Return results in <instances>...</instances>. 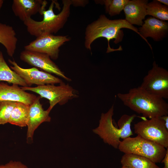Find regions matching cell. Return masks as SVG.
I'll use <instances>...</instances> for the list:
<instances>
[{
    "mask_svg": "<svg viewBox=\"0 0 168 168\" xmlns=\"http://www.w3.org/2000/svg\"><path fill=\"white\" fill-rule=\"evenodd\" d=\"M134 125V132L138 136L164 147H168V130L164 121L160 117L149 119L143 117Z\"/></svg>",
    "mask_w": 168,
    "mask_h": 168,
    "instance_id": "obj_6",
    "label": "cell"
},
{
    "mask_svg": "<svg viewBox=\"0 0 168 168\" xmlns=\"http://www.w3.org/2000/svg\"><path fill=\"white\" fill-rule=\"evenodd\" d=\"M127 28L131 30L141 37L138 30L129 24L125 19L110 20L105 15L102 14L99 17L86 27L85 32L84 45L86 48L91 50V45L96 39L104 37L108 41L106 53L119 51V48H112L110 45L111 40L114 39V43L117 44L121 41L123 33L121 29Z\"/></svg>",
    "mask_w": 168,
    "mask_h": 168,
    "instance_id": "obj_1",
    "label": "cell"
},
{
    "mask_svg": "<svg viewBox=\"0 0 168 168\" xmlns=\"http://www.w3.org/2000/svg\"><path fill=\"white\" fill-rule=\"evenodd\" d=\"M72 5L74 6L84 7L88 2L87 0H71Z\"/></svg>",
    "mask_w": 168,
    "mask_h": 168,
    "instance_id": "obj_25",
    "label": "cell"
},
{
    "mask_svg": "<svg viewBox=\"0 0 168 168\" xmlns=\"http://www.w3.org/2000/svg\"><path fill=\"white\" fill-rule=\"evenodd\" d=\"M147 0L128 1L123 10L125 20L130 24L142 26L147 15Z\"/></svg>",
    "mask_w": 168,
    "mask_h": 168,
    "instance_id": "obj_16",
    "label": "cell"
},
{
    "mask_svg": "<svg viewBox=\"0 0 168 168\" xmlns=\"http://www.w3.org/2000/svg\"><path fill=\"white\" fill-rule=\"evenodd\" d=\"M17 102L0 100V124L8 123L11 113Z\"/></svg>",
    "mask_w": 168,
    "mask_h": 168,
    "instance_id": "obj_23",
    "label": "cell"
},
{
    "mask_svg": "<svg viewBox=\"0 0 168 168\" xmlns=\"http://www.w3.org/2000/svg\"><path fill=\"white\" fill-rule=\"evenodd\" d=\"M29 106L23 103L17 102L11 113L8 123L20 127L27 126Z\"/></svg>",
    "mask_w": 168,
    "mask_h": 168,
    "instance_id": "obj_20",
    "label": "cell"
},
{
    "mask_svg": "<svg viewBox=\"0 0 168 168\" xmlns=\"http://www.w3.org/2000/svg\"><path fill=\"white\" fill-rule=\"evenodd\" d=\"M120 162L122 166L130 168H160L149 159L134 154H124Z\"/></svg>",
    "mask_w": 168,
    "mask_h": 168,
    "instance_id": "obj_18",
    "label": "cell"
},
{
    "mask_svg": "<svg viewBox=\"0 0 168 168\" xmlns=\"http://www.w3.org/2000/svg\"><path fill=\"white\" fill-rule=\"evenodd\" d=\"M114 111L113 105L107 112L102 113L98 126L92 131L99 135L105 143L118 149L121 139H124L133 135L131 124L137 115L135 114L123 115L118 121V128L113 123Z\"/></svg>",
    "mask_w": 168,
    "mask_h": 168,
    "instance_id": "obj_3",
    "label": "cell"
},
{
    "mask_svg": "<svg viewBox=\"0 0 168 168\" xmlns=\"http://www.w3.org/2000/svg\"><path fill=\"white\" fill-rule=\"evenodd\" d=\"M8 61L12 65L10 67V68L24 80L28 87L33 84L37 86L54 85L63 82L58 77L50 73L40 71L36 68H24L19 66L14 60L8 59Z\"/></svg>",
    "mask_w": 168,
    "mask_h": 168,
    "instance_id": "obj_10",
    "label": "cell"
},
{
    "mask_svg": "<svg viewBox=\"0 0 168 168\" xmlns=\"http://www.w3.org/2000/svg\"><path fill=\"white\" fill-rule=\"evenodd\" d=\"M138 31L141 37L152 50V47L146 38L151 37L155 41L162 40L168 34V23L153 17H149L139 28Z\"/></svg>",
    "mask_w": 168,
    "mask_h": 168,
    "instance_id": "obj_12",
    "label": "cell"
},
{
    "mask_svg": "<svg viewBox=\"0 0 168 168\" xmlns=\"http://www.w3.org/2000/svg\"><path fill=\"white\" fill-rule=\"evenodd\" d=\"M16 34L11 26L0 23V43L5 47L8 55L12 57L16 47Z\"/></svg>",
    "mask_w": 168,
    "mask_h": 168,
    "instance_id": "obj_17",
    "label": "cell"
},
{
    "mask_svg": "<svg viewBox=\"0 0 168 168\" xmlns=\"http://www.w3.org/2000/svg\"><path fill=\"white\" fill-rule=\"evenodd\" d=\"M147 15L163 21L168 20V7L162 4L157 0L148 3Z\"/></svg>",
    "mask_w": 168,
    "mask_h": 168,
    "instance_id": "obj_21",
    "label": "cell"
},
{
    "mask_svg": "<svg viewBox=\"0 0 168 168\" xmlns=\"http://www.w3.org/2000/svg\"><path fill=\"white\" fill-rule=\"evenodd\" d=\"M118 149L124 154H132L146 157L156 163L161 162L166 153L164 147L137 135L121 141Z\"/></svg>",
    "mask_w": 168,
    "mask_h": 168,
    "instance_id": "obj_5",
    "label": "cell"
},
{
    "mask_svg": "<svg viewBox=\"0 0 168 168\" xmlns=\"http://www.w3.org/2000/svg\"><path fill=\"white\" fill-rule=\"evenodd\" d=\"M128 0H106L98 1L105 5L106 13L110 16L120 14L123 10Z\"/></svg>",
    "mask_w": 168,
    "mask_h": 168,
    "instance_id": "obj_22",
    "label": "cell"
},
{
    "mask_svg": "<svg viewBox=\"0 0 168 168\" xmlns=\"http://www.w3.org/2000/svg\"><path fill=\"white\" fill-rule=\"evenodd\" d=\"M37 96L26 92L16 84L10 86L0 82V100H9L23 103L28 105H31Z\"/></svg>",
    "mask_w": 168,
    "mask_h": 168,
    "instance_id": "obj_15",
    "label": "cell"
},
{
    "mask_svg": "<svg viewBox=\"0 0 168 168\" xmlns=\"http://www.w3.org/2000/svg\"><path fill=\"white\" fill-rule=\"evenodd\" d=\"M47 2L42 0H14L12 9L14 15L24 22L45 7Z\"/></svg>",
    "mask_w": 168,
    "mask_h": 168,
    "instance_id": "obj_14",
    "label": "cell"
},
{
    "mask_svg": "<svg viewBox=\"0 0 168 168\" xmlns=\"http://www.w3.org/2000/svg\"><path fill=\"white\" fill-rule=\"evenodd\" d=\"M24 91H30L39 95L41 98H44L49 100V106L48 109L50 111L57 104L63 105L69 100L76 97L74 89L68 84L63 82L59 85L48 84L35 87H21Z\"/></svg>",
    "mask_w": 168,
    "mask_h": 168,
    "instance_id": "obj_7",
    "label": "cell"
},
{
    "mask_svg": "<svg viewBox=\"0 0 168 168\" xmlns=\"http://www.w3.org/2000/svg\"><path fill=\"white\" fill-rule=\"evenodd\" d=\"M161 118L164 121L165 123V125L166 128L168 130V116L164 115Z\"/></svg>",
    "mask_w": 168,
    "mask_h": 168,
    "instance_id": "obj_27",
    "label": "cell"
},
{
    "mask_svg": "<svg viewBox=\"0 0 168 168\" xmlns=\"http://www.w3.org/2000/svg\"><path fill=\"white\" fill-rule=\"evenodd\" d=\"M117 96L125 106L145 118L160 117L168 115V104L162 98L146 91L138 86Z\"/></svg>",
    "mask_w": 168,
    "mask_h": 168,
    "instance_id": "obj_2",
    "label": "cell"
},
{
    "mask_svg": "<svg viewBox=\"0 0 168 168\" xmlns=\"http://www.w3.org/2000/svg\"><path fill=\"white\" fill-rule=\"evenodd\" d=\"M4 1L2 0H0V10L3 5Z\"/></svg>",
    "mask_w": 168,
    "mask_h": 168,
    "instance_id": "obj_29",
    "label": "cell"
},
{
    "mask_svg": "<svg viewBox=\"0 0 168 168\" xmlns=\"http://www.w3.org/2000/svg\"><path fill=\"white\" fill-rule=\"evenodd\" d=\"M70 40L67 36L43 35L36 37L24 48L26 50L46 54L51 59L56 60L59 56V48Z\"/></svg>",
    "mask_w": 168,
    "mask_h": 168,
    "instance_id": "obj_9",
    "label": "cell"
},
{
    "mask_svg": "<svg viewBox=\"0 0 168 168\" xmlns=\"http://www.w3.org/2000/svg\"><path fill=\"white\" fill-rule=\"evenodd\" d=\"M160 3L163 5L168 6V1L167 0H157Z\"/></svg>",
    "mask_w": 168,
    "mask_h": 168,
    "instance_id": "obj_28",
    "label": "cell"
},
{
    "mask_svg": "<svg viewBox=\"0 0 168 168\" xmlns=\"http://www.w3.org/2000/svg\"><path fill=\"white\" fill-rule=\"evenodd\" d=\"M161 162L164 164L163 168H168V147L167 148L166 155Z\"/></svg>",
    "mask_w": 168,
    "mask_h": 168,
    "instance_id": "obj_26",
    "label": "cell"
},
{
    "mask_svg": "<svg viewBox=\"0 0 168 168\" xmlns=\"http://www.w3.org/2000/svg\"><path fill=\"white\" fill-rule=\"evenodd\" d=\"M139 87L150 94L168 99V71L154 61Z\"/></svg>",
    "mask_w": 168,
    "mask_h": 168,
    "instance_id": "obj_8",
    "label": "cell"
},
{
    "mask_svg": "<svg viewBox=\"0 0 168 168\" xmlns=\"http://www.w3.org/2000/svg\"><path fill=\"white\" fill-rule=\"evenodd\" d=\"M20 58L28 64L38 68L45 72L54 74L68 81L71 80L46 54L25 50L21 53Z\"/></svg>",
    "mask_w": 168,
    "mask_h": 168,
    "instance_id": "obj_11",
    "label": "cell"
},
{
    "mask_svg": "<svg viewBox=\"0 0 168 168\" xmlns=\"http://www.w3.org/2000/svg\"><path fill=\"white\" fill-rule=\"evenodd\" d=\"M56 3L55 1H52L48 10L45 8L42 10L40 14L43 16L42 20L38 21L30 18L23 22L30 35L37 37L43 35L53 34L63 27L70 14L72 0H62V11L57 14L53 10Z\"/></svg>",
    "mask_w": 168,
    "mask_h": 168,
    "instance_id": "obj_4",
    "label": "cell"
},
{
    "mask_svg": "<svg viewBox=\"0 0 168 168\" xmlns=\"http://www.w3.org/2000/svg\"><path fill=\"white\" fill-rule=\"evenodd\" d=\"M0 168H28L20 161H11L7 163L0 165Z\"/></svg>",
    "mask_w": 168,
    "mask_h": 168,
    "instance_id": "obj_24",
    "label": "cell"
},
{
    "mask_svg": "<svg viewBox=\"0 0 168 168\" xmlns=\"http://www.w3.org/2000/svg\"><path fill=\"white\" fill-rule=\"evenodd\" d=\"M120 168H130L127 167V166H122V167H121Z\"/></svg>",
    "mask_w": 168,
    "mask_h": 168,
    "instance_id": "obj_30",
    "label": "cell"
},
{
    "mask_svg": "<svg viewBox=\"0 0 168 168\" xmlns=\"http://www.w3.org/2000/svg\"><path fill=\"white\" fill-rule=\"evenodd\" d=\"M40 96L37 97L34 101L29 106V114L27 126V139L32 141L35 130L44 122H49L51 118L48 109L44 110L40 103Z\"/></svg>",
    "mask_w": 168,
    "mask_h": 168,
    "instance_id": "obj_13",
    "label": "cell"
},
{
    "mask_svg": "<svg viewBox=\"0 0 168 168\" xmlns=\"http://www.w3.org/2000/svg\"><path fill=\"white\" fill-rule=\"evenodd\" d=\"M16 84L22 87L28 86L24 80L10 68L6 62L2 53L0 51V82Z\"/></svg>",
    "mask_w": 168,
    "mask_h": 168,
    "instance_id": "obj_19",
    "label": "cell"
}]
</instances>
